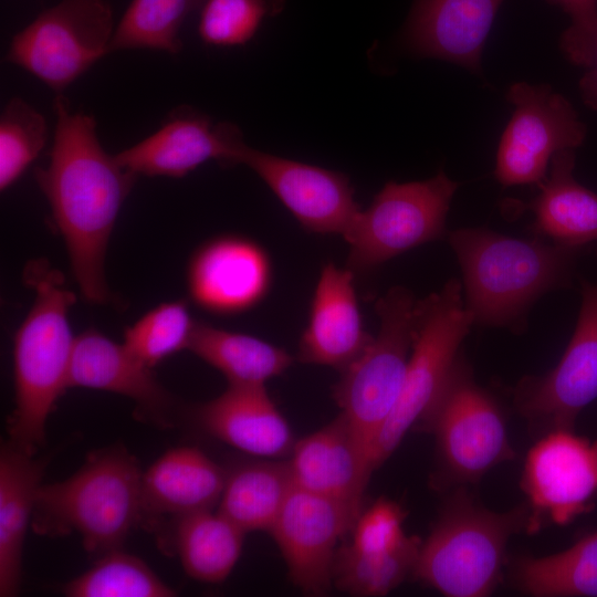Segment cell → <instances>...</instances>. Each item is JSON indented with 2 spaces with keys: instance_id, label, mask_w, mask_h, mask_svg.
Instances as JSON below:
<instances>
[{
  "instance_id": "6da1fadb",
  "label": "cell",
  "mask_w": 597,
  "mask_h": 597,
  "mask_svg": "<svg viewBox=\"0 0 597 597\" xmlns=\"http://www.w3.org/2000/svg\"><path fill=\"white\" fill-rule=\"evenodd\" d=\"M54 112L49 165L35 169V179L64 240L82 296L105 304L111 298L106 249L136 175L104 150L94 116L72 112L62 94L54 100Z\"/></svg>"
},
{
  "instance_id": "7a4b0ae2",
  "label": "cell",
  "mask_w": 597,
  "mask_h": 597,
  "mask_svg": "<svg viewBox=\"0 0 597 597\" xmlns=\"http://www.w3.org/2000/svg\"><path fill=\"white\" fill-rule=\"evenodd\" d=\"M24 280L35 298L13 339V413L10 442L34 454L44 444L45 425L60 396L69 389L75 337L69 312L75 302L62 273L46 262L28 264Z\"/></svg>"
},
{
  "instance_id": "3957f363",
  "label": "cell",
  "mask_w": 597,
  "mask_h": 597,
  "mask_svg": "<svg viewBox=\"0 0 597 597\" xmlns=\"http://www.w3.org/2000/svg\"><path fill=\"white\" fill-rule=\"evenodd\" d=\"M474 323L510 326L545 292L569 276L576 248L522 240L486 229L449 234Z\"/></svg>"
},
{
  "instance_id": "277c9868",
  "label": "cell",
  "mask_w": 597,
  "mask_h": 597,
  "mask_svg": "<svg viewBox=\"0 0 597 597\" xmlns=\"http://www.w3.org/2000/svg\"><path fill=\"white\" fill-rule=\"evenodd\" d=\"M142 475L136 458L122 447L93 452L70 478L40 484L32 528L45 536L76 532L90 553L117 549L139 523Z\"/></svg>"
},
{
  "instance_id": "5b68a950",
  "label": "cell",
  "mask_w": 597,
  "mask_h": 597,
  "mask_svg": "<svg viewBox=\"0 0 597 597\" xmlns=\"http://www.w3.org/2000/svg\"><path fill=\"white\" fill-rule=\"evenodd\" d=\"M528 509L499 513L455 495L421 543L412 575L448 597H484L499 583L510 537L527 528Z\"/></svg>"
},
{
  "instance_id": "8992f818",
  "label": "cell",
  "mask_w": 597,
  "mask_h": 597,
  "mask_svg": "<svg viewBox=\"0 0 597 597\" xmlns=\"http://www.w3.org/2000/svg\"><path fill=\"white\" fill-rule=\"evenodd\" d=\"M417 304L413 294L402 286H395L379 297L375 305L379 318L377 335L341 371L333 387V398L369 461L373 447L401 394L413 342Z\"/></svg>"
},
{
  "instance_id": "52a82bcc",
  "label": "cell",
  "mask_w": 597,
  "mask_h": 597,
  "mask_svg": "<svg viewBox=\"0 0 597 597\" xmlns=\"http://www.w3.org/2000/svg\"><path fill=\"white\" fill-rule=\"evenodd\" d=\"M474 320L462 300L455 279L418 300L415 335L404 386L397 405L370 453L373 470L397 449L406 433L421 422L446 385L461 343Z\"/></svg>"
},
{
  "instance_id": "ba28073f",
  "label": "cell",
  "mask_w": 597,
  "mask_h": 597,
  "mask_svg": "<svg viewBox=\"0 0 597 597\" xmlns=\"http://www.w3.org/2000/svg\"><path fill=\"white\" fill-rule=\"evenodd\" d=\"M458 182L442 170L421 181L387 182L360 210L344 239L346 268L355 275L374 271L413 248L441 239Z\"/></svg>"
},
{
  "instance_id": "9c48e42d",
  "label": "cell",
  "mask_w": 597,
  "mask_h": 597,
  "mask_svg": "<svg viewBox=\"0 0 597 597\" xmlns=\"http://www.w3.org/2000/svg\"><path fill=\"white\" fill-rule=\"evenodd\" d=\"M114 31L106 0H60L12 38L6 60L61 93L111 53Z\"/></svg>"
},
{
  "instance_id": "30bf717a",
  "label": "cell",
  "mask_w": 597,
  "mask_h": 597,
  "mask_svg": "<svg viewBox=\"0 0 597 597\" xmlns=\"http://www.w3.org/2000/svg\"><path fill=\"white\" fill-rule=\"evenodd\" d=\"M422 422L436 437L442 468L457 482H475L513 458L499 405L459 359Z\"/></svg>"
},
{
  "instance_id": "8fae6325",
  "label": "cell",
  "mask_w": 597,
  "mask_h": 597,
  "mask_svg": "<svg viewBox=\"0 0 597 597\" xmlns=\"http://www.w3.org/2000/svg\"><path fill=\"white\" fill-rule=\"evenodd\" d=\"M506 98L513 113L499 144L495 178L503 186L538 185L557 153L582 145L586 127L549 85L517 82Z\"/></svg>"
},
{
  "instance_id": "7c38bea8",
  "label": "cell",
  "mask_w": 597,
  "mask_h": 597,
  "mask_svg": "<svg viewBox=\"0 0 597 597\" xmlns=\"http://www.w3.org/2000/svg\"><path fill=\"white\" fill-rule=\"evenodd\" d=\"M357 507L293 488L269 533L303 594L324 596L333 586V564L339 540L362 513Z\"/></svg>"
},
{
  "instance_id": "4fadbf2b",
  "label": "cell",
  "mask_w": 597,
  "mask_h": 597,
  "mask_svg": "<svg viewBox=\"0 0 597 597\" xmlns=\"http://www.w3.org/2000/svg\"><path fill=\"white\" fill-rule=\"evenodd\" d=\"M522 489L530 505L528 531L544 521L572 522L597 494V441L570 429L551 430L527 453Z\"/></svg>"
},
{
  "instance_id": "5bb4252c",
  "label": "cell",
  "mask_w": 597,
  "mask_h": 597,
  "mask_svg": "<svg viewBox=\"0 0 597 597\" xmlns=\"http://www.w3.org/2000/svg\"><path fill=\"white\" fill-rule=\"evenodd\" d=\"M597 398V285L582 282V306L569 344L554 369L522 380L519 411L551 430L570 429L580 411Z\"/></svg>"
},
{
  "instance_id": "9a60e30c",
  "label": "cell",
  "mask_w": 597,
  "mask_h": 597,
  "mask_svg": "<svg viewBox=\"0 0 597 597\" xmlns=\"http://www.w3.org/2000/svg\"><path fill=\"white\" fill-rule=\"evenodd\" d=\"M273 263L268 250L239 234L211 238L192 253L187 268L190 300L201 310L233 316L251 311L269 295Z\"/></svg>"
},
{
  "instance_id": "2e32d148",
  "label": "cell",
  "mask_w": 597,
  "mask_h": 597,
  "mask_svg": "<svg viewBox=\"0 0 597 597\" xmlns=\"http://www.w3.org/2000/svg\"><path fill=\"white\" fill-rule=\"evenodd\" d=\"M240 164L251 168L308 232L345 237L362 210L349 177L343 172L260 151L247 144Z\"/></svg>"
},
{
  "instance_id": "e0dca14e",
  "label": "cell",
  "mask_w": 597,
  "mask_h": 597,
  "mask_svg": "<svg viewBox=\"0 0 597 597\" xmlns=\"http://www.w3.org/2000/svg\"><path fill=\"white\" fill-rule=\"evenodd\" d=\"M245 143L239 127L189 107L176 109L150 136L115 155L133 174L181 178L208 160L239 165Z\"/></svg>"
},
{
  "instance_id": "ac0fdd59",
  "label": "cell",
  "mask_w": 597,
  "mask_h": 597,
  "mask_svg": "<svg viewBox=\"0 0 597 597\" xmlns=\"http://www.w3.org/2000/svg\"><path fill=\"white\" fill-rule=\"evenodd\" d=\"M373 339L364 327L355 274L333 262L322 266L303 329L297 359L327 366L339 373L353 363Z\"/></svg>"
},
{
  "instance_id": "d6986e66",
  "label": "cell",
  "mask_w": 597,
  "mask_h": 597,
  "mask_svg": "<svg viewBox=\"0 0 597 597\" xmlns=\"http://www.w3.org/2000/svg\"><path fill=\"white\" fill-rule=\"evenodd\" d=\"M69 388L103 390L130 398L137 412L160 427L174 422L171 395L156 379L151 367L96 329L75 337L69 373Z\"/></svg>"
},
{
  "instance_id": "ffe728a7",
  "label": "cell",
  "mask_w": 597,
  "mask_h": 597,
  "mask_svg": "<svg viewBox=\"0 0 597 597\" xmlns=\"http://www.w3.org/2000/svg\"><path fill=\"white\" fill-rule=\"evenodd\" d=\"M190 416L209 436L250 457L283 458L295 443L265 385H229L218 397L193 406Z\"/></svg>"
},
{
  "instance_id": "44dd1931",
  "label": "cell",
  "mask_w": 597,
  "mask_h": 597,
  "mask_svg": "<svg viewBox=\"0 0 597 597\" xmlns=\"http://www.w3.org/2000/svg\"><path fill=\"white\" fill-rule=\"evenodd\" d=\"M287 462L294 486L363 506L374 471L366 451L342 413L320 430L295 441Z\"/></svg>"
},
{
  "instance_id": "7402d4cb",
  "label": "cell",
  "mask_w": 597,
  "mask_h": 597,
  "mask_svg": "<svg viewBox=\"0 0 597 597\" xmlns=\"http://www.w3.org/2000/svg\"><path fill=\"white\" fill-rule=\"evenodd\" d=\"M504 0H416L404 39L421 57L440 59L474 73Z\"/></svg>"
},
{
  "instance_id": "603a6c76",
  "label": "cell",
  "mask_w": 597,
  "mask_h": 597,
  "mask_svg": "<svg viewBox=\"0 0 597 597\" xmlns=\"http://www.w3.org/2000/svg\"><path fill=\"white\" fill-rule=\"evenodd\" d=\"M226 469L200 449L179 447L157 459L142 475L140 519L155 530L186 515L212 510L219 504Z\"/></svg>"
},
{
  "instance_id": "cb8c5ba5",
  "label": "cell",
  "mask_w": 597,
  "mask_h": 597,
  "mask_svg": "<svg viewBox=\"0 0 597 597\" xmlns=\"http://www.w3.org/2000/svg\"><path fill=\"white\" fill-rule=\"evenodd\" d=\"M574 166V149L557 153L528 209L534 214L536 233L556 244L577 249L597 242V193L575 179Z\"/></svg>"
},
{
  "instance_id": "d4e9b609",
  "label": "cell",
  "mask_w": 597,
  "mask_h": 597,
  "mask_svg": "<svg viewBox=\"0 0 597 597\" xmlns=\"http://www.w3.org/2000/svg\"><path fill=\"white\" fill-rule=\"evenodd\" d=\"M44 464L10 441L0 452V596L19 591L23 543Z\"/></svg>"
},
{
  "instance_id": "484cf974",
  "label": "cell",
  "mask_w": 597,
  "mask_h": 597,
  "mask_svg": "<svg viewBox=\"0 0 597 597\" xmlns=\"http://www.w3.org/2000/svg\"><path fill=\"white\" fill-rule=\"evenodd\" d=\"M224 469L218 511L244 533L269 532L294 488L287 460L252 457Z\"/></svg>"
},
{
  "instance_id": "4316f807",
  "label": "cell",
  "mask_w": 597,
  "mask_h": 597,
  "mask_svg": "<svg viewBox=\"0 0 597 597\" xmlns=\"http://www.w3.org/2000/svg\"><path fill=\"white\" fill-rule=\"evenodd\" d=\"M187 349L219 370L229 385H265L294 363L284 348L245 333L196 321Z\"/></svg>"
},
{
  "instance_id": "83f0119b",
  "label": "cell",
  "mask_w": 597,
  "mask_h": 597,
  "mask_svg": "<svg viewBox=\"0 0 597 597\" xmlns=\"http://www.w3.org/2000/svg\"><path fill=\"white\" fill-rule=\"evenodd\" d=\"M174 549L186 574L207 584L222 583L234 568L245 533L219 511L206 510L171 525Z\"/></svg>"
},
{
  "instance_id": "f1b7e54d",
  "label": "cell",
  "mask_w": 597,
  "mask_h": 597,
  "mask_svg": "<svg viewBox=\"0 0 597 597\" xmlns=\"http://www.w3.org/2000/svg\"><path fill=\"white\" fill-rule=\"evenodd\" d=\"M513 582L535 597H597V532L563 552L521 558Z\"/></svg>"
},
{
  "instance_id": "f546056e",
  "label": "cell",
  "mask_w": 597,
  "mask_h": 597,
  "mask_svg": "<svg viewBox=\"0 0 597 597\" xmlns=\"http://www.w3.org/2000/svg\"><path fill=\"white\" fill-rule=\"evenodd\" d=\"M421 543L417 536H407L386 553H364L350 544L342 545L333 564V585L352 596L387 595L413 573Z\"/></svg>"
},
{
  "instance_id": "4dcf8cb0",
  "label": "cell",
  "mask_w": 597,
  "mask_h": 597,
  "mask_svg": "<svg viewBox=\"0 0 597 597\" xmlns=\"http://www.w3.org/2000/svg\"><path fill=\"white\" fill-rule=\"evenodd\" d=\"M207 0H132L115 27L111 52L155 50L176 54L182 49L179 31Z\"/></svg>"
},
{
  "instance_id": "1f68e13d",
  "label": "cell",
  "mask_w": 597,
  "mask_h": 597,
  "mask_svg": "<svg viewBox=\"0 0 597 597\" xmlns=\"http://www.w3.org/2000/svg\"><path fill=\"white\" fill-rule=\"evenodd\" d=\"M69 597H171L175 590L165 584L137 556L109 551L93 567L66 583Z\"/></svg>"
},
{
  "instance_id": "d6a6232c",
  "label": "cell",
  "mask_w": 597,
  "mask_h": 597,
  "mask_svg": "<svg viewBox=\"0 0 597 597\" xmlns=\"http://www.w3.org/2000/svg\"><path fill=\"white\" fill-rule=\"evenodd\" d=\"M195 324L185 300L165 302L127 327L123 344L153 368L167 357L187 349Z\"/></svg>"
},
{
  "instance_id": "836d02e7",
  "label": "cell",
  "mask_w": 597,
  "mask_h": 597,
  "mask_svg": "<svg viewBox=\"0 0 597 597\" xmlns=\"http://www.w3.org/2000/svg\"><path fill=\"white\" fill-rule=\"evenodd\" d=\"M48 139L44 116L20 97L10 100L0 116V189L7 190L38 158Z\"/></svg>"
},
{
  "instance_id": "e575fe53",
  "label": "cell",
  "mask_w": 597,
  "mask_h": 597,
  "mask_svg": "<svg viewBox=\"0 0 597 597\" xmlns=\"http://www.w3.org/2000/svg\"><path fill=\"white\" fill-rule=\"evenodd\" d=\"M283 0H207L198 33L209 45L235 46L249 42L263 19L280 12Z\"/></svg>"
},
{
  "instance_id": "d590c367",
  "label": "cell",
  "mask_w": 597,
  "mask_h": 597,
  "mask_svg": "<svg viewBox=\"0 0 597 597\" xmlns=\"http://www.w3.org/2000/svg\"><path fill=\"white\" fill-rule=\"evenodd\" d=\"M405 512L399 504L379 499L362 511L353 528L350 545L364 553H386L406 540L402 523Z\"/></svg>"
},
{
  "instance_id": "8d00e7d4",
  "label": "cell",
  "mask_w": 597,
  "mask_h": 597,
  "mask_svg": "<svg viewBox=\"0 0 597 597\" xmlns=\"http://www.w3.org/2000/svg\"><path fill=\"white\" fill-rule=\"evenodd\" d=\"M570 18V25L561 38V49L574 64L589 67L594 60L597 28V0H547Z\"/></svg>"
},
{
  "instance_id": "74e56055",
  "label": "cell",
  "mask_w": 597,
  "mask_h": 597,
  "mask_svg": "<svg viewBox=\"0 0 597 597\" xmlns=\"http://www.w3.org/2000/svg\"><path fill=\"white\" fill-rule=\"evenodd\" d=\"M579 81L582 98L587 106L597 109V28L595 33L594 60Z\"/></svg>"
}]
</instances>
